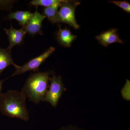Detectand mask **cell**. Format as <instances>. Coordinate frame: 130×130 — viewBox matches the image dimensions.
<instances>
[{
  "mask_svg": "<svg viewBox=\"0 0 130 130\" xmlns=\"http://www.w3.org/2000/svg\"><path fill=\"white\" fill-rule=\"evenodd\" d=\"M26 96L22 91L9 90L0 96V111L11 118H16L25 121L29 119L26 105Z\"/></svg>",
  "mask_w": 130,
  "mask_h": 130,
  "instance_id": "obj_1",
  "label": "cell"
},
{
  "mask_svg": "<svg viewBox=\"0 0 130 130\" xmlns=\"http://www.w3.org/2000/svg\"><path fill=\"white\" fill-rule=\"evenodd\" d=\"M49 81L50 85L43 101L47 102L53 107H56L66 88L60 76L53 75L50 78Z\"/></svg>",
  "mask_w": 130,
  "mask_h": 130,
  "instance_id": "obj_4",
  "label": "cell"
},
{
  "mask_svg": "<svg viewBox=\"0 0 130 130\" xmlns=\"http://www.w3.org/2000/svg\"><path fill=\"white\" fill-rule=\"evenodd\" d=\"M33 14L28 11H17L11 13L8 15V18L9 20H15L23 27L28 23Z\"/></svg>",
  "mask_w": 130,
  "mask_h": 130,
  "instance_id": "obj_10",
  "label": "cell"
},
{
  "mask_svg": "<svg viewBox=\"0 0 130 130\" xmlns=\"http://www.w3.org/2000/svg\"><path fill=\"white\" fill-rule=\"evenodd\" d=\"M51 72H39L31 74L22 89L26 97L35 103L43 101L48 89Z\"/></svg>",
  "mask_w": 130,
  "mask_h": 130,
  "instance_id": "obj_2",
  "label": "cell"
},
{
  "mask_svg": "<svg viewBox=\"0 0 130 130\" xmlns=\"http://www.w3.org/2000/svg\"><path fill=\"white\" fill-rule=\"evenodd\" d=\"M118 30L113 28L104 31L96 36V38L100 43L105 47L115 43H123V41L118 35Z\"/></svg>",
  "mask_w": 130,
  "mask_h": 130,
  "instance_id": "obj_8",
  "label": "cell"
},
{
  "mask_svg": "<svg viewBox=\"0 0 130 130\" xmlns=\"http://www.w3.org/2000/svg\"><path fill=\"white\" fill-rule=\"evenodd\" d=\"M46 18V16L41 14L37 9L27 24L23 28L26 33L27 32L29 35H42V23Z\"/></svg>",
  "mask_w": 130,
  "mask_h": 130,
  "instance_id": "obj_6",
  "label": "cell"
},
{
  "mask_svg": "<svg viewBox=\"0 0 130 130\" xmlns=\"http://www.w3.org/2000/svg\"><path fill=\"white\" fill-rule=\"evenodd\" d=\"M64 1V0H33L30 2V4L31 6H42L47 7L55 4L61 3Z\"/></svg>",
  "mask_w": 130,
  "mask_h": 130,
  "instance_id": "obj_13",
  "label": "cell"
},
{
  "mask_svg": "<svg viewBox=\"0 0 130 130\" xmlns=\"http://www.w3.org/2000/svg\"><path fill=\"white\" fill-rule=\"evenodd\" d=\"M55 50V49L54 47H50L40 56L33 58L25 64L21 66H18L16 68V71L11 77L23 74L28 71H33L35 72L38 71L40 66L44 63L47 58L53 53Z\"/></svg>",
  "mask_w": 130,
  "mask_h": 130,
  "instance_id": "obj_5",
  "label": "cell"
},
{
  "mask_svg": "<svg viewBox=\"0 0 130 130\" xmlns=\"http://www.w3.org/2000/svg\"><path fill=\"white\" fill-rule=\"evenodd\" d=\"M10 65H13L16 68L18 66L13 62L10 51L0 48V74Z\"/></svg>",
  "mask_w": 130,
  "mask_h": 130,
  "instance_id": "obj_11",
  "label": "cell"
},
{
  "mask_svg": "<svg viewBox=\"0 0 130 130\" xmlns=\"http://www.w3.org/2000/svg\"><path fill=\"white\" fill-rule=\"evenodd\" d=\"M80 4L78 1H65L61 3L58 11L57 23L67 24L75 29L79 28L75 18L76 8Z\"/></svg>",
  "mask_w": 130,
  "mask_h": 130,
  "instance_id": "obj_3",
  "label": "cell"
},
{
  "mask_svg": "<svg viewBox=\"0 0 130 130\" xmlns=\"http://www.w3.org/2000/svg\"><path fill=\"white\" fill-rule=\"evenodd\" d=\"M3 82V81L0 80V96L1 95V90L2 89Z\"/></svg>",
  "mask_w": 130,
  "mask_h": 130,
  "instance_id": "obj_16",
  "label": "cell"
},
{
  "mask_svg": "<svg viewBox=\"0 0 130 130\" xmlns=\"http://www.w3.org/2000/svg\"><path fill=\"white\" fill-rule=\"evenodd\" d=\"M61 4V3L55 4L51 6L44 8L43 9V15L46 18H47L49 21L53 23H57L58 9Z\"/></svg>",
  "mask_w": 130,
  "mask_h": 130,
  "instance_id": "obj_12",
  "label": "cell"
},
{
  "mask_svg": "<svg viewBox=\"0 0 130 130\" xmlns=\"http://www.w3.org/2000/svg\"><path fill=\"white\" fill-rule=\"evenodd\" d=\"M59 130H84L79 127L72 125H69L67 126H64Z\"/></svg>",
  "mask_w": 130,
  "mask_h": 130,
  "instance_id": "obj_15",
  "label": "cell"
},
{
  "mask_svg": "<svg viewBox=\"0 0 130 130\" xmlns=\"http://www.w3.org/2000/svg\"><path fill=\"white\" fill-rule=\"evenodd\" d=\"M59 29L57 34V40L63 46L69 47L71 46L72 42L76 40L77 36L73 35L67 28Z\"/></svg>",
  "mask_w": 130,
  "mask_h": 130,
  "instance_id": "obj_9",
  "label": "cell"
},
{
  "mask_svg": "<svg viewBox=\"0 0 130 130\" xmlns=\"http://www.w3.org/2000/svg\"><path fill=\"white\" fill-rule=\"evenodd\" d=\"M4 30L8 36L9 42V46L7 50L11 52L13 47L22 43L26 32L23 28L16 29L13 28L12 25L9 29H5Z\"/></svg>",
  "mask_w": 130,
  "mask_h": 130,
  "instance_id": "obj_7",
  "label": "cell"
},
{
  "mask_svg": "<svg viewBox=\"0 0 130 130\" xmlns=\"http://www.w3.org/2000/svg\"><path fill=\"white\" fill-rule=\"evenodd\" d=\"M110 2L113 3L123 9L125 11L130 13V4L128 2L126 1H111Z\"/></svg>",
  "mask_w": 130,
  "mask_h": 130,
  "instance_id": "obj_14",
  "label": "cell"
}]
</instances>
